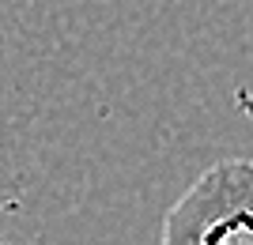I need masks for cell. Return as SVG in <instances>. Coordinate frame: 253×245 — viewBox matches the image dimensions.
I'll use <instances>...</instances> for the list:
<instances>
[{
	"label": "cell",
	"instance_id": "obj_1",
	"mask_svg": "<svg viewBox=\"0 0 253 245\" xmlns=\"http://www.w3.org/2000/svg\"><path fill=\"white\" fill-rule=\"evenodd\" d=\"M159 245H253V159H219L163 219Z\"/></svg>",
	"mask_w": 253,
	"mask_h": 245
},
{
	"label": "cell",
	"instance_id": "obj_2",
	"mask_svg": "<svg viewBox=\"0 0 253 245\" xmlns=\"http://www.w3.org/2000/svg\"><path fill=\"white\" fill-rule=\"evenodd\" d=\"M0 245H4V242H0Z\"/></svg>",
	"mask_w": 253,
	"mask_h": 245
}]
</instances>
